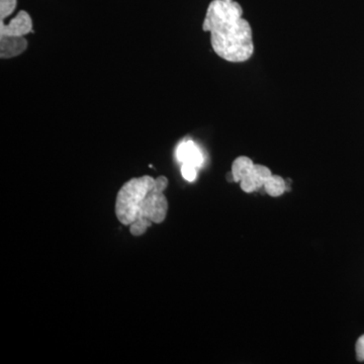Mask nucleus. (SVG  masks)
Masks as SVG:
<instances>
[{
    "label": "nucleus",
    "mask_w": 364,
    "mask_h": 364,
    "mask_svg": "<svg viewBox=\"0 0 364 364\" xmlns=\"http://www.w3.org/2000/svg\"><path fill=\"white\" fill-rule=\"evenodd\" d=\"M28 46L25 37H0V57L1 59H11L20 56L28 49Z\"/></svg>",
    "instance_id": "423d86ee"
},
{
    "label": "nucleus",
    "mask_w": 364,
    "mask_h": 364,
    "mask_svg": "<svg viewBox=\"0 0 364 364\" xmlns=\"http://www.w3.org/2000/svg\"><path fill=\"white\" fill-rule=\"evenodd\" d=\"M356 356L359 361H364V335L359 337L356 342Z\"/></svg>",
    "instance_id": "9b49d317"
},
{
    "label": "nucleus",
    "mask_w": 364,
    "mask_h": 364,
    "mask_svg": "<svg viewBox=\"0 0 364 364\" xmlns=\"http://www.w3.org/2000/svg\"><path fill=\"white\" fill-rule=\"evenodd\" d=\"M168 186L165 176H144L126 182L116 200V215L119 223L130 226L133 236H142L152 224L166 219L168 202L164 191Z\"/></svg>",
    "instance_id": "f257e3e1"
},
{
    "label": "nucleus",
    "mask_w": 364,
    "mask_h": 364,
    "mask_svg": "<svg viewBox=\"0 0 364 364\" xmlns=\"http://www.w3.org/2000/svg\"><path fill=\"white\" fill-rule=\"evenodd\" d=\"M181 174L186 181L189 182L195 181L198 177V168L191 165L182 164L181 165Z\"/></svg>",
    "instance_id": "9d476101"
},
{
    "label": "nucleus",
    "mask_w": 364,
    "mask_h": 364,
    "mask_svg": "<svg viewBox=\"0 0 364 364\" xmlns=\"http://www.w3.org/2000/svg\"><path fill=\"white\" fill-rule=\"evenodd\" d=\"M242 14L235 0H213L203 20V30L210 33L213 50L232 63L248 61L254 53L252 28Z\"/></svg>",
    "instance_id": "f03ea898"
},
{
    "label": "nucleus",
    "mask_w": 364,
    "mask_h": 364,
    "mask_svg": "<svg viewBox=\"0 0 364 364\" xmlns=\"http://www.w3.org/2000/svg\"><path fill=\"white\" fill-rule=\"evenodd\" d=\"M254 163L250 158L240 156L234 160L232 164V176H233L235 182H240L241 179L245 176L249 170L252 168Z\"/></svg>",
    "instance_id": "0eeeda50"
},
{
    "label": "nucleus",
    "mask_w": 364,
    "mask_h": 364,
    "mask_svg": "<svg viewBox=\"0 0 364 364\" xmlns=\"http://www.w3.org/2000/svg\"><path fill=\"white\" fill-rule=\"evenodd\" d=\"M176 158L182 164L191 165L200 168L203 163L202 151L193 141H183L176 149Z\"/></svg>",
    "instance_id": "39448f33"
},
{
    "label": "nucleus",
    "mask_w": 364,
    "mask_h": 364,
    "mask_svg": "<svg viewBox=\"0 0 364 364\" xmlns=\"http://www.w3.org/2000/svg\"><path fill=\"white\" fill-rule=\"evenodd\" d=\"M16 4L18 0H0V21H4L13 14Z\"/></svg>",
    "instance_id": "1a4fd4ad"
},
{
    "label": "nucleus",
    "mask_w": 364,
    "mask_h": 364,
    "mask_svg": "<svg viewBox=\"0 0 364 364\" xmlns=\"http://www.w3.org/2000/svg\"><path fill=\"white\" fill-rule=\"evenodd\" d=\"M264 189L272 198H279L287 191V181L282 177L272 174L265 182Z\"/></svg>",
    "instance_id": "6e6552de"
},
{
    "label": "nucleus",
    "mask_w": 364,
    "mask_h": 364,
    "mask_svg": "<svg viewBox=\"0 0 364 364\" xmlns=\"http://www.w3.org/2000/svg\"><path fill=\"white\" fill-rule=\"evenodd\" d=\"M33 31V21L30 14L26 11H21L9 21V23L0 21V37H25Z\"/></svg>",
    "instance_id": "7ed1b4c3"
},
{
    "label": "nucleus",
    "mask_w": 364,
    "mask_h": 364,
    "mask_svg": "<svg viewBox=\"0 0 364 364\" xmlns=\"http://www.w3.org/2000/svg\"><path fill=\"white\" fill-rule=\"evenodd\" d=\"M272 176V171L264 165L254 164L245 176L241 179L240 186L245 193H253L264 186L265 182Z\"/></svg>",
    "instance_id": "20e7f679"
}]
</instances>
